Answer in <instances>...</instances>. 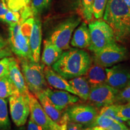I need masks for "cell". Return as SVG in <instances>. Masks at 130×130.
<instances>
[{"label": "cell", "instance_id": "obj_38", "mask_svg": "<svg viewBox=\"0 0 130 130\" xmlns=\"http://www.w3.org/2000/svg\"><path fill=\"white\" fill-rule=\"evenodd\" d=\"M83 126L78 123L68 121L66 130H83Z\"/></svg>", "mask_w": 130, "mask_h": 130}, {"label": "cell", "instance_id": "obj_35", "mask_svg": "<svg viewBox=\"0 0 130 130\" xmlns=\"http://www.w3.org/2000/svg\"><path fill=\"white\" fill-rule=\"evenodd\" d=\"M127 128L124 123H123L122 122L115 121L112 123V124L109 127L107 128L105 130H121L123 129H125Z\"/></svg>", "mask_w": 130, "mask_h": 130}, {"label": "cell", "instance_id": "obj_26", "mask_svg": "<svg viewBox=\"0 0 130 130\" xmlns=\"http://www.w3.org/2000/svg\"><path fill=\"white\" fill-rule=\"evenodd\" d=\"M82 14L87 22H90L93 19V7L94 0H81Z\"/></svg>", "mask_w": 130, "mask_h": 130}, {"label": "cell", "instance_id": "obj_15", "mask_svg": "<svg viewBox=\"0 0 130 130\" xmlns=\"http://www.w3.org/2000/svg\"><path fill=\"white\" fill-rule=\"evenodd\" d=\"M9 76L14 87L19 93L24 95H28L30 91L26 85L18 61L13 57H11L9 63Z\"/></svg>", "mask_w": 130, "mask_h": 130}, {"label": "cell", "instance_id": "obj_25", "mask_svg": "<svg viewBox=\"0 0 130 130\" xmlns=\"http://www.w3.org/2000/svg\"><path fill=\"white\" fill-rule=\"evenodd\" d=\"M116 116L122 122L130 120V102L116 104Z\"/></svg>", "mask_w": 130, "mask_h": 130}, {"label": "cell", "instance_id": "obj_36", "mask_svg": "<svg viewBox=\"0 0 130 130\" xmlns=\"http://www.w3.org/2000/svg\"><path fill=\"white\" fill-rule=\"evenodd\" d=\"M9 10L4 0H0V21L2 22L3 18Z\"/></svg>", "mask_w": 130, "mask_h": 130}, {"label": "cell", "instance_id": "obj_1", "mask_svg": "<svg viewBox=\"0 0 130 130\" xmlns=\"http://www.w3.org/2000/svg\"><path fill=\"white\" fill-rule=\"evenodd\" d=\"M92 64L90 55L84 50L71 48L63 52L52 69L65 79L84 75Z\"/></svg>", "mask_w": 130, "mask_h": 130}, {"label": "cell", "instance_id": "obj_22", "mask_svg": "<svg viewBox=\"0 0 130 130\" xmlns=\"http://www.w3.org/2000/svg\"><path fill=\"white\" fill-rule=\"evenodd\" d=\"M18 92L10 78L9 74L0 78V98H1L6 99Z\"/></svg>", "mask_w": 130, "mask_h": 130}, {"label": "cell", "instance_id": "obj_43", "mask_svg": "<svg viewBox=\"0 0 130 130\" xmlns=\"http://www.w3.org/2000/svg\"><path fill=\"white\" fill-rule=\"evenodd\" d=\"M18 130H25V128L23 127V126H21L20 128Z\"/></svg>", "mask_w": 130, "mask_h": 130}, {"label": "cell", "instance_id": "obj_18", "mask_svg": "<svg viewBox=\"0 0 130 130\" xmlns=\"http://www.w3.org/2000/svg\"><path fill=\"white\" fill-rule=\"evenodd\" d=\"M35 96L39 100L46 115L56 123L58 124L60 123L63 115L61 113V111L57 108L47 96L42 92L36 95Z\"/></svg>", "mask_w": 130, "mask_h": 130}, {"label": "cell", "instance_id": "obj_44", "mask_svg": "<svg viewBox=\"0 0 130 130\" xmlns=\"http://www.w3.org/2000/svg\"><path fill=\"white\" fill-rule=\"evenodd\" d=\"M127 123H128V125H129V126H130V120H129V121H127Z\"/></svg>", "mask_w": 130, "mask_h": 130}, {"label": "cell", "instance_id": "obj_33", "mask_svg": "<svg viewBox=\"0 0 130 130\" xmlns=\"http://www.w3.org/2000/svg\"><path fill=\"white\" fill-rule=\"evenodd\" d=\"M11 57H7L0 60V78L9 74V66Z\"/></svg>", "mask_w": 130, "mask_h": 130}, {"label": "cell", "instance_id": "obj_23", "mask_svg": "<svg viewBox=\"0 0 130 130\" xmlns=\"http://www.w3.org/2000/svg\"><path fill=\"white\" fill-rule=\"evenodd\" d=\"M10 128L7 101L6 99L0 98V130H10Z\"/></svg>", "mask_w": 130, "mask_h": 130}, {"label": "cell", "instance_id": "obj_6", "mask_svg": "<svg viewBox=\"0 0 130 130\" xmlns=\"http://www.w3.org/2000/svg\"><path fill=\"white\" fill-rule=\"evenodd\" d=\"M81 18L72 15L63 20L53 29L48 39L60 50L70 48V42L74 31L81 22Z\"/></svg>", "mask_w": 130, "mask_h": 130}, {"label": "cell", "instance_id": "obj_29", "mask_svg": "<svg viewBox=\"0 0 130 130\" xmlns=\"http://www.w3.org/2000/svg\"><path fill=\"white\" fill-rule=\"evenodd\" d=\"M107 2V0H94L93 15L96 19H101L103 18Z\"/></svg>", "mask_w": 130, "mask_h": 130}, {"label": "cell", "instance_id": "obj_39", "mask_svg": "<svg viewBox=\"0 0 130 130\" xmlns=\"http://www.w3.org/2000/svg\"><path fill=\"white\" fill-rule=\"evenodd\" d=\"M12 56V51H11L9 46H6L3 50H0V60L7 57H11Z\"/></svg>", "mask_w": 130, "mask_h": 130}, {"label": "cell", "instance_id": "obj_12", "mask_svg": "<svg viewBox=\"0 0 130 130\" xmlns=\"http://www.w3.org/2000/svg\"><path fill=\"white\" fill-rule=\"evenodd\" d=\"M106 84L120 90L130 81V71L122 65L113 66L111 68H105Z\"/></svg>", "mask_w": 130, "mask_h": 130}, {"label": "cell", "instance_id": "obj_17", "mask_svg": "<svg viewBox=\"0 0 130 130\" xmlns=\"http://www.w3.org/2000/svg\"><path fill=\"white\" fill-rule=\"evenodd\" d=\"M90 44V36L89 27L86 22H82L75 30L71 40L73 47L83 49L88 48Z\"/></svg>", "mask_w": 130, "mask_h": 130}, {"label": "cell", "instance_id": "obj_3", "mask_svg": "<svg viewBox=\"0 0 130 130\" xmlns=\"http://www.w3.org/2000/svg\"><path fill=\"white\" fill-rule=\"evenodd\" d=\"M35 18L26 20L20 18L19 22L9 25L8 43L11 51L19 59L32 60L30 48V36Z\"/></svg>", "mask_w": 130, "mask_h": 130}, {"label": "cell", "instance_id": "obj_37", "mask_svg": "<svg viewBox=\"0 0 130 130\" xmlns=\"http://www.w3.org/2000/svg\"><path fill=\"white\" fill-rule=\"evenodd\" d=\"M27 130H43L40 125L35 122L31 118H29L27 124Z\"/></svg>", "mask_w": 130, "mask_h": 130}, {"label": "cell", "instance_id": "obj_28", "mask_svg": "<svg viewBox=\"0 0 130 130\" xmlns=\"http://www.w3.org/2000/svg\"><path fill=\"white\" fill-rule=\"evenodd\" d=\"M8 8L14 12H20L29 6L31 0H4Z\"/></svg>", "mask_w": 130, "mask_h": 130}, {"label": "cell", "instance_id": "obj_7", "mask_svg": "<svg viewBox=\"0 0 130 130\" xmlns=\"http://www.w3.org/2000/svg\"><path fill=\"white\" fill-rule=\"evenodd\" d=\"M94 54V62L107 68L125 60L127 51L116 42Z\"/></svg>", "mask_w": 130, "mask_h": 130}, {"label": "cell", "instance_id": "obj_4", "mask_svg": "<svg viewBox=\"0 0 130 130\" xmlns=\"http://www.w3.org/2000/svg\"><path fill=\"white\" fill-rule=\"evenodd\" d=\"M21 71L27 88L34 95L48 88L44 74V64L26 59H21Z\"/></svg>", "mask_w": 130, "mask_h": 130}, {"label": "cell", "instance_id": "obj_24", "mask_svg": "<svg viewBox=\"0 0 130 130\" xmlns=\"http://www.w3.org/2000/svg\"><path fill=\"white\" fill-rule=\"evenodd\" d=\"M53 0H32L31 7L33 16H39L48 10Z\"/></svg>", "mask_w": 130, "mask_h": 130}, {"label": "cell", "instance_id": "obj_41", "mask_svg": "<svg viewBox=\"0 0 130 130\" xmlns=\"http://www.w3.org/2000/svg\"><path fill=\"white\" fill-rule=\"evenodd\" d=\"M83 130H104L98 126H86L83 128Z\"/></svg>", "mask_w": 130, "mask_h": 130}, {"label": "cell", "instance_id": "obj_32", "mask_svg": "<svg viewBox=\"0 0 130 130\" xmlns=\"http://www.w3.org/2000/svg\"><path fill=\"white\" fill-rule=\"evenodd\" d=\"M21 14L18 12H14V11L9 10L3 18L2 22L9 24L10 25L19 22Z\"/></svg>", "mask_w": 130, "mask_h": 130}, {"label": "cell", "instance_id": "obj_16", "mask_svg": "<svg viewBox=\"0 0 130 130\" xmlns=\"http://www.w3.org/2000/svg\"><path fill=\"white\" fill-rule=\"evenodd\" d=\"M44 74L47 83L51 87L58 90L67 91L69 93L77 96V93L71 84L69 83V81L58 74L57 72H55L50 67L45 66Z\"/></svg>", "mask_w": 130, "mask_h": 130}, {"label": "cell", "instance_id": "obj_5", "mask_svg": "<svg viewBox=\"0 0 130 130\" xmlns=\"http://www.w3.org/2000/svg\"><path fill=\"white\" fill-rule=\"evenodd\" d=\"M88 27L90 36L88 48L94 53L116 42L113 29L104 20L91 21Z\"/></svg>", "mask_w": 130, "mask_h": 130}, {"label": "cell", "instance_id": "obj_9", "mask_svg": "<svg viewBox=\"0 0 130 130\" xmlns=\"http://www.w3.org/2000/svg\"><path fill=\"white\" fill-rule=\"evenodd\" d=\"M119 90L108 84H101L90 87L88 100L96 107L116 104Z\"/></svg>", "mask_w": 130, "mask_h": 130}, {"label": "cell", "instance_id": "obj_2", "mask_svg": "<svg viewBox=\"0 0 130 130\" xmlns=\"http://www.w3.org/2000/svg\"><path fill=\"white\" fill-rule=\"evenodd\" d=\"M103 19L113 29L116 42L130 39V9L123 0H107Z\"/></svg>", "mask_w": 130, "mask_h": 130}, {"label": "cell", "instance_id": "obj_10", "mask_svg": "<svg viewBox=\"0 0 130 130\" xmlns=\"http://www.w3.org/2000/svg\"><path fill=\"white\" fill-rule=\"evenodd\" d=\"M65 113L69 121L89 126L94 121L98 112L93 105L76 104L68 107Z\"/></svg>", "mask_w": 130, "mask_h": 130}, {"label": "cell", "instance_id": "obj_45", "mask_svg": "<svg viewBox=\"0 0 130 130\" xmlns=\"http://www.w3.org/2000/svg\"><path fill=\"white\" fill-rule=\"evenodd\" d=\"M121 130H130V129H129V128H125V129H121Z\"/></svg>", "mask_w": 130, "mask_h": 130}, {"label": "cell", "instance_id": "obj_34", "mask_svg": "<svg viewBox=\"0 0 130 130\" xmlns=\"http://www.w3.org/2000/svg\"><path fill=\"white\" fill-rule=\"evenodd\" d=\"M68 121L69 120H68L67 115L64 113V115H63L60 123H58L56 127L51 130H66L67 129V123Z\"/></svg>", "mask_w": 130, "mask_h": 130}, {"label": "cell", "instance_id": "obj_21", "mask_svg": "<svg viewBox=\"0 0 130 130\" xmlns=\"http://www.w3.org/2000/svg\"><path fill=\"white\" fill-rule=\"evenodd\" d=\"M69 83L76 92L77 96L83 100H88L90 86L84 75L69 79Z\"/></svg>", "mask_w": 130, "mask_h": 130}, {"label": "cell", "instance_id": "obj_14", "mask_svg": "<svg viewBox=\"0 0 130 130\" xmlns=\"http://www.w3.org/2000/svg\"><path fill=\"white\" fill-rule=\"evenodd\" d=\"M34 18L35 21L30 36V48L32 60L39 63L42 39V23L38 15L34 16Z\"/></svg>", "mask_w": 130, "mask_h": 130}, {"label": "cell", "instance_id": "obj_11", "mask_svg": "<svg viewBox=\"0 0 130 130\" xmlns=\"http://www.w3.org/2000/svg\"><path fill=\"white\" fill-rule=\"evenodd\" d=\"M30 118L43 128V130H51L57 125L45 113L39 101L33 94L29 93Z\"/></svg>", "mask_w": 130, "mask_h": 130}, {"label": "cell", "instance_id": "obj_13", "mask_svg": "<svg viewBox=\"0 0 130 130\" xmlns=\"http://www.w3.org/2000/svg\"><path fill=\"white\" fill-rule=\"evenodd\" d=\"M43 92L56 105L57 108L61 111L64 108L74 105L79 101L78 96L67 91L53 90L48 87Z\"/></svg>", "mask_w": 130, "mask_h": 130}, {"label": "cell", "instance_id": "obj_20", "mask_svg": "<svg viewBox=\"0 0 130 130\" xmlns=\"http://www.w3.org/2000/svg\"><path fill=\"white\" fill-rule=\"evenodd\" d=\"M63 51L53 44L48 39L43 42V50L42 55V61L46 66H51L60 57Z\"/></svg>", "mask_w": 130, "mask_h": 130}, {"label": "cell", "instance_id": "obj_19", "mask_svg": "<svg viewBox=\"0 0 130 130\" xmlns=\"http://www.w3.org/2000/svg\"><path fill=\"white\" fill-rule=\"evenodd\" d=\"M84 76L88 81L90 87L106 83L107 75L105 68L96 64L95 63L94 64H91Z\"/></svg>", "mask_w": 130, "mask_h": 130}, {"label": "cell", "instance_id": "obj_27", "mask_svg": "<svg viewBox=\"0 0 130 130\" xmlns=\"http://www.w3.org/2000/svg\"><path fill=\"white\" fill-rule=\"evenodd\" d=\"M115 121V120L113 119L110 117L98 114L97 116L96 117L94 121L89 126H98V127H100L105 130L107 128H108L111 125L112 123Z\"/></svg>", "mask_w": 130, "mask_h": 130}, {"label": "cell", "instance_id": "obj_40", "mask_svg": "<svg viewBox=\"0 0 130 130\" xmlns=\"http://www.w3.org/2000/svg\"><path fill=\"white\" fill-rule=\"evenodd\" d=\"M8 44H9L8 40L5 39L2 36L0 35V50H3L6 46H7Z\"/></svg>", "mask_w": 130, "mask_h": 130}, {"label": "cell", "instance_id": "obj_30", "mask_svg": "<svg viewBox=\"0 0 130 130\" xmlns=\"http://www.w3.org/2000/svg\"><path fill=\"white\" fill-rule=\"evenodd\" d=\"M130 102V81L121 90H119L116 96V104Z\"/></svg>", "mask_w": 130, "mask_h": 130}, {"label": "cell", "instance_id": "obj_8", "mask_svg": "<svg viewBox=\"0 0 130 130\" xmlns=\"http://www.w3.org/2000/svg\"><path fill=\"white\" fill-rule=\"evenodd\" d=\"M10 114L14 124L18 127L27 122L30 113L29 96L16 93L9 97Z\"/></svg>", "mask_w": 130, "mask_h": 130}, {"label": "cell", "instance_id": "obj_31", "mask_svg": "<svg viewBox=\"0 0 130 130\" xmlns=\"http://www.w3.org/2000/svg\"><path fill=\"white\" fill-rule=\"evenodd\" d=\"M98 114L110 117L115 121H121L116 116V104H114L108 105V106L102 107Z\"/></svg>", "mask_w": 130, "mask_h": 130}, {"label": "cell", "instance_id": "obj_42", "mask_svg": "<svg viewBox=\"0 0 130 130\" xmlns=\"http://www.w3.org/2000/svg\"><path fill=\"white\" fill-rule=\"evenodd\" d=\"M123 1H124V3H125L126 6H127L130 9V0H123Z\"/></svg>", "mask_w": 130, "mask_h": 130}]
</instances>
